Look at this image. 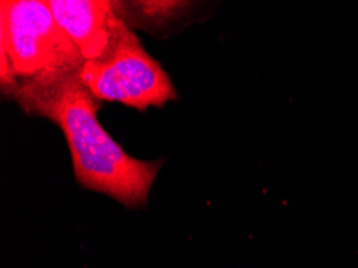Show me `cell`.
Returning <instances> with one entry per match:
<instances>
[{
    "mask_svg": "<svg viewBox=\"0 0 358 268\" xmlns=\"http://www.w3.org/2000/svg\"><path fill=\"white\" fill-rule=\"evenodd\" d=\"M84 58L43 0L0 2V79L5 94L42 76L80 71Z\"/></svg>",
    "mask_w": 358,
    "mask_h": 268,
    "instance_id": "cell-2",
    "label": "cell"
},
{
    "mask_svg": "<svg viewBox=\"0 0 358 268\" xmlns=\"http://www.w3.org/2000/svg\"><path fill=\"white\" fill-rule=\"evenodd\" d=\"M48 5L84 62H99L129 29L121 7L110 0H48Z\"/></svg>",
    "mask_w": 358,
    "mask_h": 268,
    "instance_id": "cell-4",
    "label": "cell"
},
{
    "mask_svg": "<svg viewBox=\"0 0 358 268\" xmlns=\"http://www.w3.org/2000/svg\"><path fill=\"white\" fill-rule=\"evenodd\" d=\"M79 78L96 100L119 101L140 111L177 98L169 76L130 29L99 62H85Z\"/></svg>",
    "mask_w": 358,
    "mask_h": 268,
    "instance_id": "cell-3",
    "label": "cell"
},
{
    "mask_svg": "<svg viewBox=\"0 0 358 268\" xmlns=\"http://www.w3.org/2000/svg\"><path fill=\"white\" fill-rule=\"evenodd\" d=\"M10 95L26 113L50 119L63 130L79 185L127 207L145 204L161 161L129 156L111 139L96 119L100 100L83 84L79 71L18 82Z\"/></svg>",
    "mask_w": 358,
    "mask_h": 268,
    "instance_id": "cell-1",
    "label": "cell"
}]
</instances>
